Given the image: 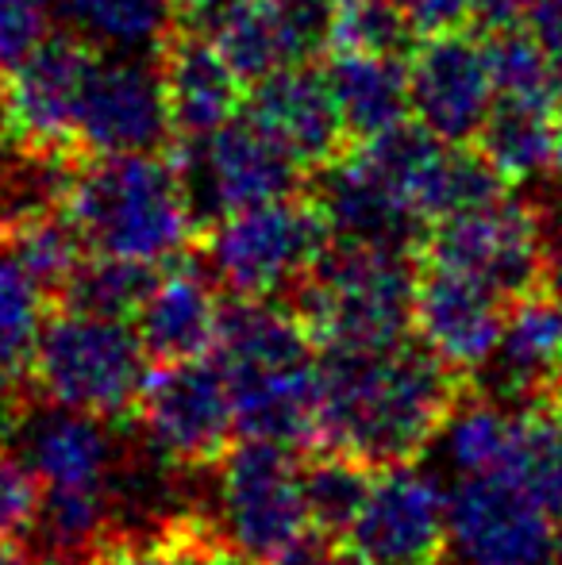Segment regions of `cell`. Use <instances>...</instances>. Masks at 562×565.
<instances>
[{"mask_svg":"<svg viewBox=\"0 0 562 565\" xmlns=\"http://www.w3.org/2000/svg\"><path fill=\"white\" fill-rule=\"evenodd\" d=\"M320 443L374 469L421 458L470 385L424 339L390 350H320Z\"/></svg>","mask_w":562,"mask_h":565,"instance_id":"1","label":"cell"},{"mask_svg":"<svg viewBox=\"0 0 562 565\" xmlns=\"http://www.w3.org/2000/svg\"><path fill=\"white\" fill-rule=\"evenodd\" d=\"M66 212L97 254L147 266H173L189 258L201 238L178 158H166V150L77 158Z\"/></svg>","mask_w":562,"mask_h":565,"instance_id":"2","label":"cell"},{"mask_svg":"<svg viewBox=\"0 0 562 565\" xmlns=\"http://www.w3.org/2000/svg\"><path fill=\"white\" fill-rule=\"evenodd\" d=\"M416 285L413 250L336 243L289 305L320 350H390L416 335Z\"/></svg>","mask_w":562,"mask_h":565,"instance_id":"3","label":"cell"},{"mask_svg":"<svg viewBox=\"0 0 562 565\" xmlns=\"http://www.w3.org/2000/svg\"><path fill=\"white\" fill-rule=\"evenodd\" d=\"M147 358L131 320L54 305L31 362V393L128 424L150 373Z\"/></svg>","mask_w":562,"mask_h":565,"instance_id":"4","label":"cell"},{"mask_svg":"<svg viewBox=\"0 0 562 565\" xmlns=\"http://www.w3.org/2000/svg\"><path fill=\"white\" fill-rule=\"evenodd\" d=\"M336 246L324 212L308 193L243 209L201 231L197 250L232 297L289 300Z\"/></svg>","mask_w":562,"mask_h":565,"instance_id":"5","label":"cell"},{"mask_svg":"<svg viewBox=\"0 0 562 565\" xmlns=\"http://www.w3.org/2000/svg\"><path fill=\"white\" fill-rule=\"evenodd\" d=\"M201 512L232 551L255 565H274L312 531L300 492V450L240 439L212 466Z\"/></svg>","mask_w":562,"mask_h":565,"instance_id":"6","label":"cell"},{"mask_svg":"<svg viewBox=\"0 0 562 565\" xmlns=\"http://www.w3.org/2000/svg\"><path fill=\"white\" fill-rule=\"evenodd\" d=\"M131 427L162 461L185 473H209L240 435L224 365L216 358L155 362L131 412Z\"/></svg>","mask_w":562,"mask_h":565,"instance_id":"7","label":"cell"},{"mask_svg":"<svg viewBox=\"0 0 562 565\" xmlns=\"http://www.w3.org/2000/svg\"><path fill=\"white\" fill-rule=\"evenodd\" d=\"M173 158L201 231L232 212L258 209L308 189L305 166L247 116L204 139H178Z\"/></svg>","mask_w":562,"mask_h":565,"instance_id":"8","label":"cell"},{"mask_svg":"<svg viewBox=\"0 0 562 565\" xmlns=\"http://www.w3.org/2000/svg\"><path fill=\"white\" fill-rule=\"evenodd\" d=\"M559 523L520 481L458 477L439 565H555Z\"/></svg>","mask_w":562,"mask_h":565,"instance_id":"9","label":"cell"},{"mask_svg":"<svg viewBox=\"0 0 562 565\" xmlns=\"http://www.w3.org/2000/svg\"><path fill=\"white\" fill-rule=\"evenodd\" d=\"M421 258L494 285L509 300L543 285V231L536 204L497 196L427 227Z\"/></svg>","mask_w":562,"mask_h":565,"instance_id":"10","label":"cell"},{"mask_svg":"<svg viewBox=\"0 0 562 565\" xmlns=\"http://www.w3.org/2000/svg\"><path fill=\"white\" fill-rule=\"evenodd\" d=\"M173 116L158 58L97 54L77 113V158L155 154L173 139Z\"/></svg>","mask_w":562,"mask_h":565,"instance_id":"11","label":"cell"},{"mask_svg":"<svg viewBox=\"0 0 562 565\" xmlns=\"http://www.w3.org/2000/svg\"><path fill=\"white\" fill-rule=\"evenodd\" d=\"M20 458L39 477V489L116 492V473L136 447V427L31 396L20 419Z\"/></svg>","mask_w":562,"mask_h":565,"instance_id":"12","label":"cell"},{"mask_svg":"<svg viewBox=\"0 0 562 565\" xmlns=\"http://www.w3.org/2000/svg\"><path fill=\"white\" fill-rule=\"evenodd\" d=\"M413 119L443 142L470 147L497 105L489 51L470 31L432 35L409 54Z\"/></svg>","mask_w":562,"mask_h":565,"instance_id":"13","label":"cell"},{"mask_svg":"<svg viewBox=\"0 0 562 565\" xmlns=\"http://www.w3.org/2000/svg\"><path fill=\"white\" fill-rule=\"evenodd\" d=\"M450 492L416 461L378 469L370 500L343 546L397 565H439Z\"/></svg>","mask_w":562,"mask_h":565,"instance_id":"14","label":"cell"},{"mask_svg":"<svg viewBox=\"0 0 562 565\" xmlns=\"http://www.w3.org/2000/svg\"><path fill=\"white\" fill-rule=\"evenodd\" d=\"M89 43L59 31L43 51H35L8 77V124L28 147L51 154H74L77 113H82L85 85L97 66Z\"/></svg>","mask_w":562,"mask_h":565,"instance_id":"15","label":"cell"},{"mask_svg":"<svg viewBox=\"0 0 562 565\" xmlns=\"http://www.w3.org/2000/svg\"><path fill=\"white\" fill-rule=\"evenodd\" d=\"M562 381V300L540 289L509 305L501 342L489 362L470 377L478 393L494 396L505 408H536L559 396Z\"/></svg>","mask_w":562,"mask_h":565,"instance_id":"16","label":"cell"},{"mask_svg":"<svg viewBox=\"0 0 562 565\" xmlns=\"http://www.w3.org/2000/svg\"><path fill=\"white\" fill-rule=\"evenodd\" d=\"M512 300L494 285L447 266H421L416 285V339H424L463 377H474L497 350Z\"/></svg>","mask_w":562,"mask_h":565,"instance_id":"17","label":"cell"},{"mask_svg":"<svg viewBox=\"0 0 562 565\" xmlns=\"http://www.w3.org/2000/svg\"><path fill=\"white\" fill-rule=\"evenodd\" d=\"M308 196L324 212L339 246L374 250H421L427 227L416 212L362 162L354 150L308 173Z\"/></svg>","mask_w":562,"mask_h":565,"instance_id":"18","label":"cell"},{"mask_svg":"<svg viewBox=\"0 0 562 565\" xmlns=\"http://www.w3.org/2000/svg\"><path fill=\"white\" fill-rule=\"evenodd\" d=\"M243 116L271 131L308 173L351 150L328 74H320L312 62L274 70L271 77L251 85Z\"/></svg>","mask_w":562,"mask_h":565,"instance_id":"19","label":"cell"},{"mask_svg":"<svg viewBox=\"0 0 562 565\" xmlns=\"http://www.w3.org/2000/svg\"><path fill=\"white\" fill-rule=\"evenodd\" d=\"M158 66H162L166 100H170L178 139H204V135L240 119L243 105H247V82L220 54L209 31L181 23L158 54Z\"/></svg>","mask_w":562,"mask_h":565,"instance_id":"20","label":"cell"},{"mask_svg":"<svg viewBox=\"0 0 562 565\" xmlns=\"http://www.w3.org/2000/svg\"><path fill=\"white\" fill-rule=\"evenodd\" d=\"M220 316H224V300H220L216 277L204 269V262L181 258L158 274L155 289L131 323L150 362H189L216 350Z\"/></svg>","mask_w":562,"mask_h":565,"instance_id":"21","label":"cell"},{"mask_svg":"<svg viewBox=\"0 0 562 565\" xmlns=\"http://www.w3.org/2000/svg\"><path fill=\"white\" fill-rule=\"evenodd\" d=\"M227 381H232L240 439L278 443V447L289 450H308L320 443V419H324L320 358L297 365H274V370L227 373Z\"/></svg>","mask_w":562,"mask_h":565,"instance_id":"22","label":"cell"},{"mask_svg":"<svg viewBox=\"0 0 562 565\" xmlns=\"http://www.w3.org/2000/svg\"><path fill=\"white\" fill-rule=\"evenodd\" d=\"M212 354H216V362L227 373H247V370L312 362L320 354V347L308 335L305 320H300L289 300L232 297L224 300L220 339Z\"/></svg>","mask_w":562,"mask_h":565,"instance_id":"23","label":"cell"},{"mask_svg":"<svg viewBox=\"0 0 562 565\" xmlns=\"http://www.w3.org/2000/svg\"><path fill=\"white\" fill-rule=\"evenodd\" d=\"M328 82L351 142H367L413 119L409 58L393 54L336 51L328 62Z\"/></svg>","mask_w":562,"mask_h":565,"instance_id":"24","label":"cell"},{"mask_svg":"<svg viewBox=\"0 0 562 565\" xmlns=\"http://www.w3.org/2000/svg\"><path fill=\"white\" fill-rule=\"evenodd\" d=\"M59 23L100 54L158 58L181 15L170 0H59Z\"/></svg>","mask_w":562,"mask_h":565,"instance_id":"25","label":"cell"},{"mask_svg":"<svg viewBox=\"0 0 562 565\" xmlns=\"http://www.w3.org/2000/svg\"><path fill=\"white\" fill-rule=\"evenodd\" d=\"M374 477V466L339 447H328V443L300 450V492H305V512L312 531H320L331 543H347L370 500Z\"/></svg>","mask_w":562,"mask_h":565,"instance_id":"26","label":"cell"},{"mask_svg":"<svg viewBox=\"0 0 562 565\" xmlns=\"http://www.w3.org/2000/svg\"><path fill=\"white\" fill-rule=\"evenodd\" d=\"M443 458L458 477L509 473L520 443V408H505L494 396L466 385L463 401L439 431Z\"/></svg>","mask_w":562,"mask_h":565,"instance_id":"27","label":"cell"},{"mask_svg":"<svg viewBox=\"0 0 562 565\" xmlns=\"http://www.w3.org/2000/svg\"><path fill=\"white\" fill-rule=\"evenodd\" d=\"M474 142L509 185L540 181L548 170H555V105L497 97Z\"/></svg>","mask_w":562,"mask_h":565,"instance_id":"28","label":"cell"},{"mask_svg":"<svg viewBox=\"0 0 562 565\" xmlns=\"http://www.w3.org/2000/svg\"><path fill=\"white\" fill-rule=\"evenodd\" d=\"M209 35L235 74L247 82V89L274 70L297 66L274 0H232L209 20Z\"/></svg>","mask_w":562,"mask_h":565,"instance_id":"29","label":"cell"},{"mask_svg":"<svg viewBox=\"0 0 562 565\" xmlns=\"http://www.w3.org/2000/svg\"><path fill=\"white\" fill-rule=\"evenodd\" d=\"M54 300L0 246V381L31 393V362Z\"/></svg>","mask_w":562,"mask_h":565,"instance_id":"30","label":"cell"},{"mask_svg":"<svg viewBox=\"0 0 562 565\" xmlns=\"http://www.w3.org/2000/svg\"><path fill=\"white\" fill-rule=\"evenodd\" d=\"M4 250L43 285L46 297L59 300L66 292V285L74 281L77 269L85 266V258L93 254V246L85 243L82 227L70 220L66 209H54L46 216H35L15 231H8Z\"/></svg>","mask_w":562,"mask_h":565,"instance_id":"31","label":"cell"},{"mask_svg":"<svg viewBox=\"0 0 562 565\" xmlns=\"http://www.w3.org/2000/svg\"><path fill=\"white\" fill-rule=\"evenodd\" d=\"M162 269L166 266H147V262H131V258L93 250L54 305H70V308H82V312H97V316H116V320H136L142 300L150 297V289H155Z\"/></svg>","mask_w":562,"mask_h":565,"instance_id":"32","label":"cell"},{"mask_svg":"<svg viewBox=\"0 0 562 565\" xmlns=\"http://www.w3.org/2000/svg\"><path fill=\"white\" fill-rule=\"evenodd\" d=\"M486 51H489V70H494L497 97L555 105V97L562 89L555 82V70H551L548 54L536 43L532 31L528 28L486 31Z\"/></svg>","mask_w":562,"mask_h":565,"instance_id":"33","label":"cell"},{"mask_svg":"<svg viewBox=\"0 0 562 565\" xmlns=\"http://www.w3.org/2000/svg\"><path fill=\"white\" fill-rule=\"evenodd\" d=\"M416 31L409 28L397 0H336L331 23V51L393 54L409 58V43Z\"/></svg>","mask_w":562,"mask_h":565,"instance_id":"34","label":"cell"},{"mask_svg":"<svg viewBox=\"0 0 562 565\" xmlns=\"http://www.w3.org/2000/svg\"><path fill=\"white\" fill-rule=\"evenodd\" d=\"M59 31V0H0V74L20 70Z\"/></svg>","mask_w":562,"mask_h":565,"instance_id":"35","label":"cell"},{"mask_svg":"<svg viewBox=\"0 0 562 565\" xmlns=\"http://www.w3.org/2000/svg\"><path fill=\"white\" fill-rule=\"evenodd\" d=\"M39 477L20 454L0 447V543L12 539H28L31 523L39 515Z\"/></svg>","mask_w":562,"mask_h":565,"instance_id":"36","label":"cell"},{"mask_svg":"<svg viewBox=\"0 0 562 565\" xmlns=\"http://www.w3.org/2000/svg\"><path fill=\"white\" fill-rule=\"evenodd\" d=\"M173 535V565H255L240 551L224 543L204 520V512H185L170 523Z\"/></svg>","mask_w":562,"mask_h":565,"instance_id":"37","label":"cell"},{"mask_svg":"<svg viewBox=\"0 0 562 565\" xmlns=\"http://www.w3.org/2000/svg\"><path fill=\"white\" fill-rule=\"evenodd\" d=\"M536 216L543 231V289L562 300V173L555 185H543Z\"/></svg>","mask_w":562,"mask_h":565,"instance_id":"38","label":"cell"},{"mask_svg":"<svg viewBox=\"0 0 562 565\" xmlns=\"http://www.w3.org/2000/svg\"><path fill=\"white\" fill-rule=\"evenodd\" d=\"M397 4L421 39L466 31L474 23V0H397Z\"/></svg>","mask_w":562,"mask_h":565,"instance_id":"39","label":"cell"},{"mask_svg":"<svg viewBox=\"0 0 562 565\" xmlns=\"http://www.w3.org/2000/svg\"><path fill=\"white\" fill-rule=\"evenodd\" d=\"M543 0H474V23L481 31H505V28H528Z\"/></svg>","mask_w":562,"mask_h":565,"instance_id":"40","label":"cell"},{"mask_svg":"<svg viewBox=\"0 0 562 565\" xmlns=\"http://www.w3.org/2000/svg\"><path fill=\"white\" fill-rule=\"evenodd\" d=\"M528 31H532L536 43L543 46V54H548L551 70H555V82L562 89V0H543L532 20H528Z\"/></svg>","mask_w":562,"mask_h":565,"instance_id":"41","label":"cell"},{"mask_svg":"<svg viewBox=\"0 0 562 565\" xmlns=\"http://www.w3.org/2000/svg\"><path fill=\"white\" fill-rule=\"evenodd\" d=\"M31 396H35V393H28V388H12V385H4V381H0V447H8V443L15 439Z\"/></svg>","mask_w":562,"mask_h":565,"instance_id":"42","label":"cell"},{"mask_svg":"<svg viewBox=\"0 0 562 565\" xmlns=\"http://www.w3.org/2000/svg\"><path fill=\"white\" fill-rule=\"evenodd\" d=\"M170 4H173V12L189 23V20H212V15L232 4V0H170Z\"/></svg>","mask_w":562,"mask_h":565,"instance_id":"43","label":"cell"},{"mask_svg":"<svg viewBox=\"0 0 562 565\" xmlns=\"http://www.w3.org/2000/svg\"><path fill=\"white\" fill-rule=\"evenodd\" d=\"M0 565H43V558L31 551L28 539H12V543H0Z\"/></svg>","mask_w":562,"mask_h":565,"instance_id":"44","label":"cell"},{"mask_svg":"<svg viewBox=\"0 0 562 565\" xmlns=\"http://www.w3.org/2000/svg\"><path fill=\"white\" fill-rule=\"evenodd\" d=\"M331 565H397V562H385V558H370V554L362 551H336V558H331Z\"/></svg>","mask_w":562,"mask_h":565,"instance_id":"45","label":"cell"},{"mask_svg":"<svg viewBox=\"0 0 562 565\" xmlns=\"http://www.w3.org/2000/svg\"><path fill=\"white\" fill-rule=\"evenodd\" d=\"M555 173H562V105L555 108Z\"/></svg>","mask_w":562,"mask_h":565,"instance_id":"46","label":"cell"},{"mask_svg":"<svg viewBox=\"0 0 562 565\" xmlns=\"http://www.w3.org/2000/svg\"><path fill=\"white\" fill-rule=\"evenodd\" d=\"M8 77H0V131H8Z\"/></svg>","mask_w":562,"mask_h":565,"instance_id":"47","label":"cell"},{"mask_svg":"<svg viewBox=\"0 0 562 565\" xmlns=\"http://www.w3.org/2000/svg\"><path fill=\"white\" fill-rule=\"evenodd\" d=\"M43 565H108V558H43Z\"/></svg>","mask_w":562,"mask_h":565,"instance_id":"48","label":"cell"},{"mask_svg":"<svg viewBox=\"0 0 562 565\" xmlns=\"http://www.w3.org/2000/svg\"><path fill=\"white\" fill-rule=\"evenodd\" d=\"M555 565H562V535H559V558H555Z\"/></svg>","mask_w":562,"mask_h":565,"instance_id":"49","label":"cell"},{"mask_svg":"<svg viewBox=\"0 0 562 565\" xmlns=\"http://www.w3.org/2000/svg\"><path fill=\"white\" fill-rule=\"evenodd\" d=\"M555 401H562V381H559V396H555Z\"/></svg>","mask_w":562,"mask_h":565,"instance_id":"50","label":"cell"}]
</instances>
